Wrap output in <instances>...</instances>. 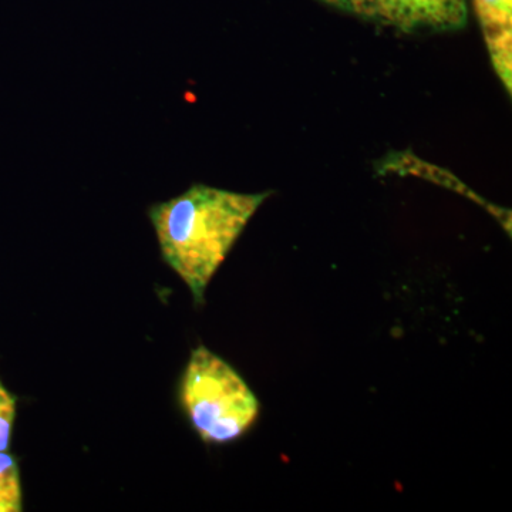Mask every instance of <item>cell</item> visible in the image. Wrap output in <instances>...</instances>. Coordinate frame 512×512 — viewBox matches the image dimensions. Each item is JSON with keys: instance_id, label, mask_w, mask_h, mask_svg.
Returning a JSON list of instances; mask_svg holds the SVG:
<instances>
[{"instance_id": "cell-1", "label": "cell", "mask_w": 512, "mask_h": 512, "mask_svg": "<svg viewBox=\"0 0 512 512\" xmlns=\"http://www.w3.org/2000/svg\"><path fill=\"white\" fill-rule=\"evenodd\" d=\"M268 197V192L244 194L195 184L150 208L161 255L195 302H204L212 276Z\"/></svg>"}, {"instance_id": "cell-2", "label": "cell", "mask_w": 512, "mask_h": 512, "mask_svg": "<svg viewBox=\"0 0 512 512\" xmlns=\"http://www.w3.org/2000/svg\"><path fill=\"white\" fill-rule=\"evenodd\" d=\"M181 402L192 427L208 444L239 439L259 414L258 399L237 370L204 346L191 353L185 367Z\"/></svg>"}, {"instance_id": "cell-3", "label": "cell", "mask_w": 512, "mask_h": 512, "mask_svg": "<svg viewBox=\"0 0 512 512\" xmlns=\"http://www.w3.org/2000/svg\"><path fill=\"white\" fill-rule=\"evenodd\" d=\"M367 22L404 33L451 32L466 26L468 0H320Z\"/></svg>"}, {"instance_id": "cell-4", "label": "cell", "mask_w": 512, "mask_h": 512, "mask_svg": "<svg viewBox=\"0 0 512 512\" xmlns=\"http://www.w3.org/2000/svg\"><path fill=\"white\" fill-rule=\"evenodd\" d=\"M488 56L508 94L512 93V0H473Z\"/></svg>"}, {"instance_id": "cell-5", "label": "cell", "mask_w": 512, "mask_h": 512, "mask_svg": "<svg viewBox=\"0 0 512 512\" xmlns=\"http://www.w3.org/2000/svg\"><path fill=\"white\" fill-rule=\"evenodd\" d=\"M22 511V485L18 461L0 451V512Z\"/></svg>"}, {"instance_id": "cell-6", "label": "cell", "mask_w": 512, "mask_h": 512, "mask_svg": "<svg viewBox=\"0 0 512 512\" xmlns=\"http://www.w3.org/2000/svg\"><path fill=\"white\" fill-rule=\"evenodd\" d=\"M15 416L16 399L0 382V451H6L9 448Z\"/></svg>"}]
</instances>
